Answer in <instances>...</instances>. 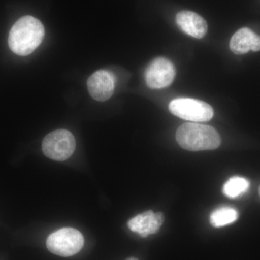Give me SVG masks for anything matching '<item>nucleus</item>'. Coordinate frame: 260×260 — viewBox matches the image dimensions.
I'll list each match as a JSON object with an SVG mask.
<instances>
[{"label": "nucleus", "instance_id": "14", "mask_svg": "<svg viewBox=\"0 0 260 260\" xmlns=\"http://www.w3.org/2000/svg\"><path fill=\"white\" fill-rule=\"evenodd\" d=\"M259 196H260V187H259Z\"/></svg>", "mask_w": 260, "mask_h": 260}, {"label": "nucleus", "instance_id": "1", "mask_svg": "<svg viewBox=\"0 0 260 260\" xmlns=\"http://www.w3.org/2000/svg\"><path fill=\"white\" fill-rule=\"evenodd\" d=\"M45 36L44 25L34 17H22L12 27L8 39L10 49L19 56L34 52L42 44Z\"/></svg>", "mask_w": 260, "mask_h": 260}, {"label": "nucleus", "instance_id": "2", "mask_svg": "<svg viewBox=\"0 0 260 260\" xmlns=\"http://www.w3.org/2000/svg\"><path fill=\"white\" fill-rule=\"evenodd\" d=\"M176 139L181 148L189 151L215 150L221 143V138L213 126L197 122L184 123L178 128Z\"/></svg>", "mask_w": 260, "mask_h": 260}, {"label": "nucleus", "instance_id": "6", "mask_svg": "<svg viewBox=\"0 0 260 260\" xmlns=\"http://www.w3.org/2000/svg\"><path fill=\"white\" fill-rule=\"evenodd\" d=\"M176 69L174 64L165 57L153 59L145 72V83L148 88L161 89L169 87L174 81Z\"/></svg>", "mask_w": 260, "mask_h": 260}, {"label": "nucleus", "instance_id": "7", "mask_svg": "<svg viewBox=\"0 0 260 260\" xmlns=\"http://www.w3.org/2000/svg\"><path fill=\"white\" fill-rule=\"evenodd\" d=\"M116 77L111 72L99 70L90 75L87 86L90 96L98 102H106L114 94Z\"/></svg>", "mask_w": 260, "mask_h": 260}, {"label": "nucleus", "instance_id": "12", "mask_svg": "<svg viewBox=\"0 0 260 260\" xmlns=\"http://www.w3.org/2000/svg\"><path fill=\"white\" fill-rule=\"evenodd\" d=\"M250 183L245 178L234 177L225 183L223 188V194L228 198H237L244 194L249 189Z\"/></svg>", "mask_w": 260, "mask_h": 260}, {"label": "nucleus", "instance_id": "4", "mask_svg": "<svg viewBox=\"0 0 260 260\" xmlns=\"http://www.w3.org/2000/svg\"><path fill=\"white\" fill-rule=\"evenodd\" d=\"M76 142L73 135L66 129L51 132L42 142V150L47 158L64 161L74 153Z\"/></svg>", "mask_w": 260, "mask_h": 260}, {"label": "nucleus", "instance_id": "11", "mask_svg": "<svg viewBox=\"0 0 260 260\" xmlns=\"http://www.w3.org/2000/svg\"><path fill=\"white\" fill-rule=\"evenodd\" d=\"M239 217L237 210L229 207H223L214 210L210 217V224L213 227L225 226L235 222Z\"/></svg>", "mask_w": 260, "mask_h": 260}, {"label": "nucleus", "instance_id": "3", "mask_svg": "<svg viewBox=\"0 0 260 260\" xmlns=\"http://www.w3.org/2000/svg\"><path fill=\"white\" fill-rule=\"evenodd\" d=\"M83 234L73 228H63L53 233L47 240L48 249L53 254L61 256H71L83 248Z\"/></svg>", "mask_w": 260, "mask_h": 260}, {"label": "nucleus", "instance_id": "13", "mask_svg": "<svg viewBox=\"0 0 260 260\" xmlns=\"http://www.w3.org/2000/svg\"><path fill=\"white\" fill-rule=\"evenodd\" d=\"M126 260H138V259H137V258H135V257H129V258H128V259H126Z\"/></svg>", "mask_w": 260, "mask_h": 260}, {"label": "nucleus", "instance_id": "10", "mask_svg": "<svg viewBox=\"0 0 260 260\" xmlns=\"http://www.w3.org/2000/svg\"><path fill=\"white\" fill-rule=\"evenodd\" d=\"M230 49L237 55L246 54L249 51H259L260 37L250 28H240L231 39Z\"/></svg>", "mask_w": 260, "mask_h": 260}, {"label": "nucleus", "instance_id": "9", "mask_svg": "<svg viewBox=\"0 0 260 260\" xmlns=\"http://www.w3.org/2000/svg\"><path fill=\"white\" fill-rule=\"evenodd\" d=\"M176 22L183 31L195 39H203L208 32V24L205 19L194 12H179L176 16Z\"/></svg>", "mask_w": 260, "mask_h": 260}, {"label": "nucleus", "instance_id": "8", "mask_svg": "<svg viewBox=\"0 0 260 260\" xmlns=\"http://www.w3.org/2000/svg\"><path fill=\"white\" fill-rule=\"evenodd\" d=\"M164 221V214L160 212L155 213L152 210H148L132 218L128 222V227L132 232L145 238L150 234H156Z\"/></svg>", "mask_w": 260, "mask_h": 260}, {"label": "nucleus", "instance_id": "5", "mask_svg": "<svg viewBox=\"0 0 260 260\" xmlns=\"http://www.w3.org/2000/svg\"><path fill=\"white\" fill-rule=\"evenodd\" d=\"M169 109L174 115L186 121L200 122L213 118V108L209 104L197 99L180 98L169 104Z\"/></svg>", "mask_w": 260, "mask_h": 260}]
</instances>
